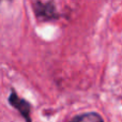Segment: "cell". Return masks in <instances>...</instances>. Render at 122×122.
Here are the masks:
<instances>
[{"label": "cell", "instance_id": "cell-1", "mask_svg": "<svg viewBox=\"0 0 122 122\" xmlns=\"http://www.w3.org/2000/svg\"><path fill=\"white\" fill-rule=\"evenodd\" d=\"M8 102L14 109L19 112L26 122H32L31 120V104L27 100L20 97L16 93V91L11 88V93L8 97Z\"/></svg>", "mask_w": 122, "mask_h": 122}, {"label": "cell", "instance_id": "cell-2", "mask_svg": "<svg viewBox=\"0 0 122 122\" xmlns=\"http://www.w3.org/2000/svg\"><path fill=\"white\" fill-rule=\"evenodd\" d=\"M67 122H104V119L100 114L95 112H89L85 114H80L73 117Z\"/></svg>", "mask_w": 122, "mask_h": 122}, {"label": "cell", "instance_id": "cell-3", "mask_svg": "<svg viewBox=\"0 0 122 122\" xmlns=\"http://www.w3.org/2000/svg\"><path fill=\"white\" fill-rule=\"evenodd\" d=\"M36 15L38 17H43L44 19H51L56 17V13L54 12V5H51V3H44V4H36Z\"/></svg>", "mask_w": 122, "mask_h": 122}]
</instances>
